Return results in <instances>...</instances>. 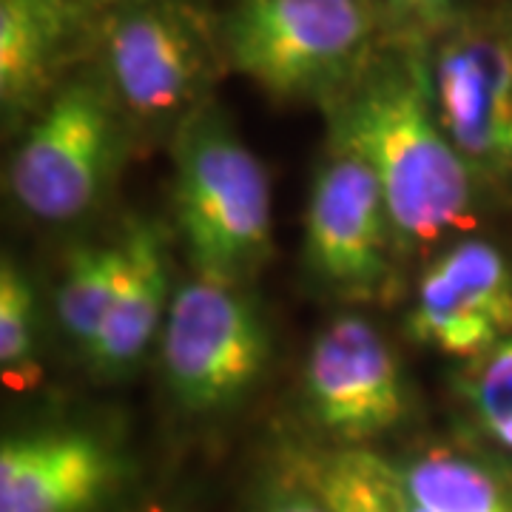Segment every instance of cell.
<instances>
[{
    "label": "cell",
    "mask_w": 512,
    "mask_h": 512,
    "mask_svg": "<svg viewBox=\"0 0 512 512\" xmlns=\"http://www.w3.org/2000/svg\"><path fill=\"white\" fill-rule=\"evenodd\" d=\"M328 106L330 146L376 171L399 248L433 245L473 222L478 174L436 117L427 52H373Z\"/></svg>",
    "instance_id": "obj_1"
},
{
    "label": "cell",
    "mask_w": 512,
    "mask_h": 512,
    "mask_svg": "<svg viewBox=\"0 0 512 512\" xmlns=\"http://www.w3.org/2000/svg\"><path fill=\"white\" fill-rule=\"evenodd\" d=\"M256 512H333L293 470L282 467L262 487Z\"/></svg>",
    "instance_id": "obj_19"
},
{
    "label": "cell",
    "mask_w": 512,
    "mask_h": 512,
    "mask_svg": "<svg viewBox=\"0 0 512 512\" xmlns=\"http://www.w3.org/2000/svg\"><path fill=\"white\" fill-rule=\"evenodd\" d=\"M399 251L390 208L376 171L353 151L330 146L316 168L305 214V259L330 291L373 299Z\"/></svg>",
    "instance_id": "obj_9"
},
{
    "label": "cell",
    "mask_w": 512,
    "mask_h": 512,
    "mask_svg": "<svg viewBox=\"0 0 512 512\" xmlns=\"http://www.w3.org/2000/svg\"><path fill=\"white\" fill-rule=\"evenodd\" d=\"M268 359L271 336L242 285L194 274L174 291L160 330V362L188 413H217L242 402Z\"/></svg>",
    "instance_id": "obj_5"
},
{
    "label": "cell",
    "mask_w": 512,
    "mask_h": 512,
    "mask_svg": "<svg viewBox=\"0 0 512 512\" xmlns=\"http://www.w3.org/2000/svg\"><path fill=\"white\" fill-rule=\"evenodd\" d=\"M103 0H0V106L6 123L35 114L80 46L100 32Z\"/></svg>",
    "instance_id": "obj_11"
},
{
    "label": "cell",
    "mask_w": 512,
    "mask_h": 512,
    "mask_svg": "<svg viewBox=\"0 0 512 512\" xmlns=\"http://www.w3.org/2000/svg\"><path fill=\"white\" fill-rule=\"evenodd\" d=\"M117 476V456L86 430L12 436L0 447V512H89Z\"/></svg>",
    "instance_id": "obj_12"
},
{
    "label": "cell",
    "mask_w": 512,
    "mask_h": 512,
    "mask_svg": "<svg viewBox=\"0 0 512 512\" xmlns=\"http://www.w3.org/2000/svg\"><path fill=\"white\" fill-rule=\"evenodd\" d=\"M393 464L430 512H512V467L490 453L433 447Z\"/></svg>",
    "instance_id": "obj_15"
},
{
    "label": "cell",
    "mask_w": 512,
    "mask_h": 512,
    "mask_svg": "<svg viewBox=\"0 0 512 512\" xmlns=\"http://www.w3.org/2000/svg\"><path fill=\"white\" fill-rule=\"evenodd\" d=\"M0 373L9 390H32L43 370L37 359V299L12 256L0 262Z\"/></svg>",
    "instance_id": "obj_18"
},
{
    "label": "cell",
    "mask_w": 512,
    "mask_h": 512,
    "mask_svg": "<svg viewBox=\"0 0 512 512\" xmlns=\"http://www.w3.org/2000/svg\"><path fill=\"white\" fill-rule=\"evenodd\" d=\"M370 3H376V0H370Z\"/></svg>",
    "instance_id": "obj_21"
},
{
    "label": "cell",
    "mask_w": 512,
    "mask_h": 512,
    "mask_svg": "<svg viewBox=\"0 0 512 512\" xmlns=\"http://www.w3.org/2000/svg\"><path fill=\"white\" fill-rule=\"evenodd\" d=\"M123 242L80 245L74 248L60 285H57V319L74 348L89 353L106 325L114 293L123 274Z\"/></svg>",
    "instance_id": "obj_16"
},
{
    "label": "cell",
    "mask_w": 512,
    "mask_h": 512,
    "mask_svg": "<svg viewBox=\"0 0 512 512\" xmlns=\"http://www.w3.org/2000/svg\"><path fill=\"white\" fill-rule=\"evenodd\" d=\"M407 333L453 359H478L512 336V262L478 237L439 254L419 279Z\"/></svg>",
    "instance_id": "obj_10"
},
{
    "label": "cell",
    "mask_w": 512,
    "mask_h": 512,
    "mask_svg": "<svg viewBox=\"0 0 512 512\" xmlns=\"http://www.w3.org/2000/svg\"><path fill=\"white\" fill-rule=\"evenodd\" d=\"M120 242L126 256L120 285L106 325L86 353L92 370L100 376L128 373L146 356L148 345L160 339L174 299L163 234L148 222H131Z\"/></svg>",
    "instance_id": "obj_13"
},
{
    "label": "cell",
    "mask_w": 512,
    "mask_h": 512,
    "mask_svg": "<svg viewBox=\"0 0 512 512\" xmlns=\"http://www.w3.org/2000/svg\"><path fill=\"white\" fill-rule=\"evenodd\" d=\"M285 467L333 512H430L399 476L393 458L367 447L293 450Z\"/></svg>",
    "instance_id": "obj_14"
},
{
    "label": "cell",
    "mask_w": 512,
    "mask_h": 512,
    "mask_svg": "<svg viewBox=\"0 0 512 512\" xmlns=\"http://www.w3.org/2000/svg\"><path fill=\"white\" fill-rule=\"evenodd\" d=\"M458 393L487 453L512 467V336L467 362Z\"/></svg>",
    "instance_id": "obj_17"
},
{
    "label": "cell",
    "mask_w": 512,
    "mask_h": 512,
    "mask_svg": "<svg viewBox=\"0 0 512 512\" xmlns=\"http://www.w3.org/2000/svg\"><path fill=\"white\" fill-rule=\"evenodd\" d=\"M100 77L120 109L143 120L180 117L200 106L211 77V43L174 0H120L100 23Z\"/></svg>",
    "instance_id": "obj_7"
},
{
    "label": "cell",
    "mask_w": 512,
    "mask_h": 512,
    "mask_svg": "<svg viewBox=\"0 0 512 512\" xmlns=\"http://www.w3.org/2000/svg\"><path fill=\"white\" fill-rule=\"evenodd\" d=\"M174 217L194 274L245 285L274 254L271 183L228 117L200 103L174 137Z\"/></svg>",
    "instance_id": "obj_2"
},
{
    "label": "cell",
    "mask_w": 512,
    "mask_h": 512,
    "mask_svg": "<svg viewBox=\"0 0 512 512\" xmlns=\"http://www.w3.org/2000/svg\"><path fill=\"white\" fill-rule=\"evenodd\" d=\"M396 12L410 15L419 23L447 26L456 18H464L467 9H473L481 0H387Z\"/></svg>",
    "instance_id": "obj_20"
},
{
    "label": "cell",
    "mask_w": 512,
    "mask_h": 512,
    "mask_svg": "<svg viewBox=\"0 0 512 512\" xmlns=\"http://www.w3.org/2000/svg\"><path fill=\"white\" fill-rule=\"evenodd\" d=\"M433 109L481 177L512 188V23L464 15L427 52Z\"/></svg>",
    "instance_id": "obj_6"
},
{
    "label": "cell",
    "mask_w": 512,
    "mask_h": 512,
    "mask_svg": "<svg viewBox=\"0 0 512 512\" xmlns=\"http://www.w3.org/2000/svg\"><path fill=\"white\" fill-rule=\"evenodd\" d=\"M313 424L339 447H367L402 424L407 390L396 350L359 313H342L313 339L305 362Z\"/></svg>",
    "instance_id": "obj_8"
},
{
    "label": "cell",
    "mask_w": 512,
    "mask_h": 512,
    "mask_svg": "<svg viewBox=\"0 0 512 512\" xmlns=\"http://www.w3.org/2000/svg\"><path fill=\"white\" fill-rule=\"evenodd\" d=\"M120 111L100 74H80L32 114L9 163V191L29 217L72 222L103 200L120 154Z\"/></svg>",
    "instance_id": "obj_4"
},
{
    "label": "cell",
    "mask_w": 512,
    "mask_h": 512,
    "mask_svg": "<svg viewBox=\"0 0 512 512\" xmlns=\"http://www.w3.org/2000/svg\"><path fill=\"white\" fill-rule=\"evenodd\" d=\"M373 9L370 0H237L222 20V55L276 100L328 103L373 57Z\"/></svg>",
    "instance_id": "obj_3"
}]
</instances>
